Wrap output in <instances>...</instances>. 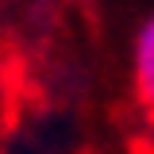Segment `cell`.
Masks as SVG:
<instances>
[{
    "mask_svg": "<svg viewBox=\"0 0 154 154\" xmlns=\"http://www.w3.org/2000/svg\"><path fill=\"white\" fill-rule=\"evenodd\" d=\"M135 96L146 112H154V16L135 38Z\"/></svg>",
    "mask_w": 154,
    "mask_h": 154,
    "instance_id": "6da1fadb",
    "label": "cell"
}]
</instances>
